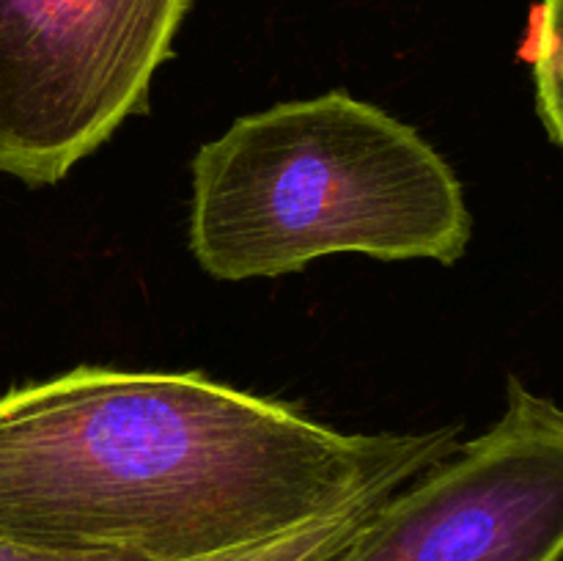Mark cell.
<instances>
[{
  "instance_id": "1",
  "label": "cell",
  "mask_w": 563,
  "mask_h": 561,
  "mask_svg": "<svg viewBox=\"0 0 563 561\" xmlns=\"http://www.w3.org/2000/svg\"><path fill=\"white\" fill-rule=\"evenodd\" d=\"M456 446L341 432L203 372L77 366L0 396V542L207 559L388 498Z\"/></svg>"
},
{
  "instance_id": "4",
  "label": "cell",
  "mask_w": 563,
  "mask_h": 561,
  "mask_svg": "<svg viewBox=\"0 0 563 561\" xmlns=\"http://www.w3.org/2000/svg\"><path fill=\"white\" fill-rule=\"evenodd\" d=\"M563 407L509 377L478 438L383 501L335 561H561Z\"/></svg>"
},
{
  "instance_id": "5",
  "label": "cell",
  "mask_w": 563,
  "mask_h": 561,
  "mask_svg": "<svg viewBox=\"0 0 563 561\" xmlns=\"http://www.w3.org/2000/svg\"><path fill=\"white\" fill-rule=\"evenodd\" d=\"M537 110L550 141L563 148V0H539L526 42Z\"/></svg>"
},
{
  "instance_id": "7",
  "label": "cell",
  "mask_w": 563,
  "mask_h": 561,
  "mask_svg": "<svg viewBox=\"0 0 563 561\" xmlns=\"http://www.w3.org/2000/svg\"><path fill=\"white\" fill-rule=\"evenodd\" d=\"M0 561H135L113 553H75V550H44L0 542Z\"/></svg>"
},
{
  "instance_id": "3",
  "label": "cell",
  "mask_w": 563,
  "mask_h": 561,
  "mask_svg": "<svg viewBox=\"0 0 563 561\" xmlns=\"http://www.w3.org/2000/svg\"><path fill=\"white\" fill-rule=\"evenodd\" d=\"M190 0H0V174L55 185L146 110Z\"/></svg>"
},
{
  "instance_id": "2",
  "label": "cell",
  "mask_w": 563,
  "mask_h": 561,
  "mask_svg": "<svg viewBox=\"0 0 563 561\" xmlns=\"http://www.w3.org/2000/svg\"><path fill=\"white\" fill-rule=\"evenodd\" d=\"M471 231L449 160L346 91L242 116L192 157L187 237L218 280L280 278L339 253L451 267Z\"/></svg>"
},
{
  "instance_id": "6",
  "label": "cell",
  "mask_w": 563,
  "mask_h": 561,
  "mask_svg": "<svg viewBox=\"0 0 563 561\" xmlns=\"http://www.w3.org/2000/svg\"><path fill=\"white\" fill-rule=\"evenodd\" d=\"M385 498L361 501L264 542L247 561H335Z\"/></svg>"
}]
</instances>
